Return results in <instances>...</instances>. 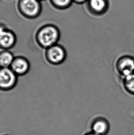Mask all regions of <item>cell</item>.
Segmentation results:
<instances>
[{"mask_svg": "<svg viewBox=\"0 0 134 135\" xmlns=\"http://www.w3.org/2000/svg\"><path fill=\"white\" fill-rule=\"evenodd\" d=\"M60 37L61 32L59 28L51 24L42 26L38 30L35 35L37 44L44 49L58 44Z\"/></svg>", "mask_w": 134, "mask_h": 135, "instance_id": "cell-1", "label": "cell"}, {"mask_svg": "<svg viewBox=\"0 0 134 135\" xmlns=\"http://www.w3.org/2000/svg\"><path fill=\"white\" fill-rule=\"evenodd\" d=\"M45 55L49 64L59 66L65 61L67 52L63 46L58 44L45 49Z\"/></svg>", "mask_w": 134, "mask_h": 135, "instance_id": "cell-2", "label": "cell"}, {"mask_svg": "<svg viewBox=\"0 0 134 135\" xmlns=\"http://www.w3.org/2000/svg\"><path fill=\"white\" fill-rule=\"evenodd\" d=\"M20 12L28 18H36L42 12V4L39 0H20L18 4Z\"/></svg>", "mask_w": 134, "mask_h": 135, "instance_id": "cell-3", "label": "cell"}, {"mask_svg": "<svg viewBox=\"0 0 134 135\" xmlns=\"http://www.w3.org/2000/svg\"><path fill=\"white\" fill-rule=\"evenodd\" d=\"M17 42L16 34L3 23H0V49L12 50Z\"/></svg>", "mask_w": 134, "mask_h": 135, "instance_id": "cell-4", "label": "cell"}, {"mask_svg": "<svg viewBox=\"0 0 134 135\" xmlns=\"http://www.w3.org/2000/svg\"><path fill=\"white\" fill-rule=\"evenodd\" d=\"M18 77L10 68H0V90L10 91L16 86Z\"/></svg>", "mask_w": 134, "mask_h": 135, "instance_id": "cell-5", "label": "cell"}, {"mask_svg": "<svg viewBox=\"0 0 134 135\" xmlns=\"http://www.w3.org/2000/svg\"><path fill=\"white\" fill-rule=\"evenodd\" d=\"M116 71L122 78L134 73V58L130 55H123L118 59L115 65Z\"/></svg>", "mask_w": 134, "mask_h": 135, "instance_id": "cell-6", "label": "cell"}, {"mask_svg": "<svg viewBox=\"0 0 134 135\" xmlns=\"http://www.w3.org/2000/svg\"><path fill=\"white\" fill-rule=\"evenodd\" d=\"M31 65L27 59L22 56L15 57L10 68L18 77L27 75L30 70Z\"/></svg>", "mask_w": 134, "mask_h": 135, "instance_id": "cell-7", "label": "cell"}, {"mask_svg": "<svg viewBox=\"0 0 134 135\" xmlns=\"http://www.w3.org/2000/svg\"><path fill=\"white\" fill-rule=\"evenodd\" d=\"M92 132L98 135H106L109 130V125L107 120L103 118L95 119L91 126Z\"/></svg>", "mask_w": 134, "mask_h": 135, "instance_id": "cell-8", "label": "cell"}, {"mask_svg": "<svg viewBox=\"0 0 134 135\" xmlns=\"http://www.w3.org/2000/svg\"><path fill=\"white\" fill-rule=\"evenodd\" d=\"M15 58L12 51L10 50L0 51V68H9Z\"/></svg>", "mask_w": 134, "mask_h": 135, "instance_id": "cell-9", "label": "cell"}, {"mask_svg": "<svg viewBox=\"0 0 134 135\" xmlns=\"http://www.w3.org/2000/svg\"><path fill=\"white\" fill-rule=\"evenodd\" d=\"M105 0H90V7L94 13L100 14L105 11L106 7Z\"/></svg>", "mask_w": 134, "mask_h": 135, "instance_id": "cell-10", "label": "cell"}, {"mask_svg": "<svg viewBox=\"0 0 134 135\" xmlns=\"http://www.w3.org/2000/svg\"><path fill=\"white\" fill-rule=\"evenodd\" d=\"M123 88L128 93L134 95V73L122 78Z\"/></svg>", "mask_w": 134, "mask_h": 135, "instance_id": "cell-11", "label": "cell"}, {"mask_svg": "<svg viewBox=\"0 0 134 135\" xmlns=\"http://www.w3.org/2000/svg\"><path fill=\"white\" fill-rule=\"evenodd\" d=\"M71 0H51V3L58 8H64L68 7Z\"/></svg>", "mask_w": 134, "mask_h": 135, "instance_id": "cell-12", "label": "cell"}, {"mask_svg": "<svg viewBox=\"0 0 134 135\" xmlns=\"http://www.w3.org/2000/svg\"><path fill=\"white\" fill-rule=\"evenodd\" d=\"M98 135L94 133H93L92 132H90V133H88L85 134V135Z\"/></svg>", "mask_w": 134, "mask_h": 135, "instance_id": "cell-13", "label": "cell"}, {"mask_svg": "<svg viewBox=\"0 0 134 135\" xmlns=\"http://www.w3.org/2000/svg\"><path fill=\"white\" fill-rule=\"evenodd\" d=\"M76 2H80V3H81V2H83L85 1L86 0H75Z\"/></svg>", "mask_w": 134, "mask_h": 135, "instance_id": "cell-14", "label": "cell"}, {"mask_svg": "<svg viewBox=\"0 0 134 135\" xmlns=\"http://www.w3.org/2000/svg\"><path fill=\"white\" fill-rule=\"evenodd\" d=\"M40 1H43V0H39Z\"/></svg>", "mask_w": 134, "mask_h": 135, "instance_id": "cell-15", "label": "cell"}, {"mask_svg": "<svg viewBox=\"0 0 134 135\" xmlns=\"http://www.w3.org/2000/svg\"></svg>", "mask_w": 134, "mask_h": 135, "instance_id": "cell-16", "label": "cell"}]
</instances>
